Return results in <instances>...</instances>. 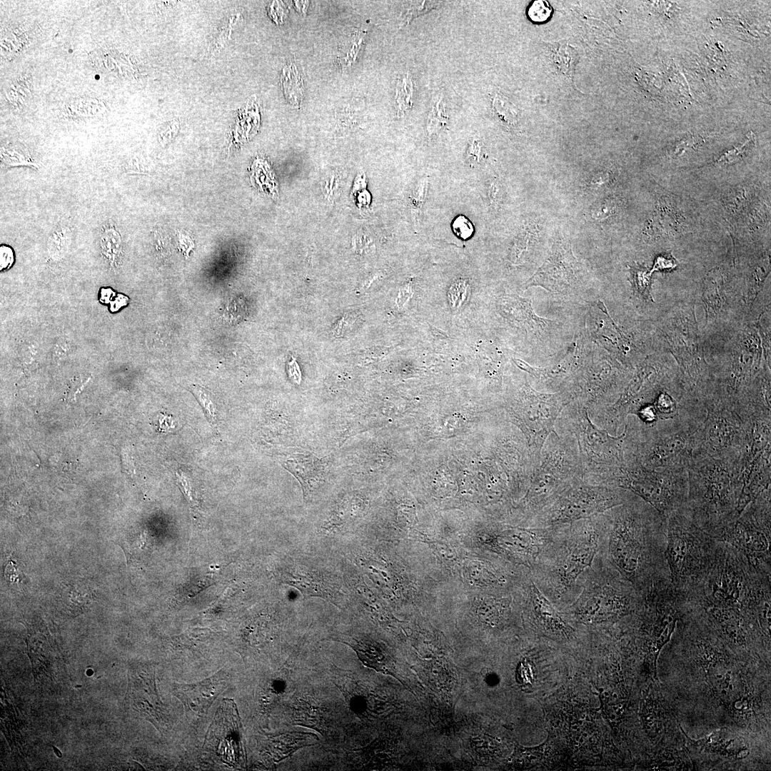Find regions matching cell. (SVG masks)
I'll list each match as a JSON object with an SVG mask.
<instances>
[{
	"label": "cell",
	"instance_id": "32",
	"mask_svg": "<svg viewBox=\"0 0 771 771\" xmlns=\"http://www.w3.org/2000/svg\"><path fill=\"white\" fill-rule=\"evenodd\" d=\"M770 262L760 263L753 270L748 284L746 298L748 303H753L760 291L763 283L768 274Z\"/></svg>",
	"mask_w": 771,
	"mask_h": 771
},
{
	"label": "cell",
	"instance_id": "13",
	"mask_svg": "<svg viewBox=\"0 0 771 771\" xmlns=\"http://www.w3.org/2000/svg\"><path fill=\"white\" fill-rule=\"evenodd\" d=\"M667 338L682 369V380L692 395L705 389L708 371L700 351L699 333L695 316V306L680 309L667 327Z\"/></svg>",
	"mask_w": 771,
	"mask_h": 771
},
{
	"label": "cell",
	"instance_id": "8",
	"mask_svg": "<svg viewBox=\"0 0 771 771\" xmlns=\"http://www.w3.org/2000/svg\"><path fill=\"white\" fill-rule=\"evenodd\" d=\"M703 406L695 453L718 459L744 460L749 455L752 420L743 418L720 396L705 398Z\"/></svg>",
	"mask_w": 771,
	"mask_h": 771
},
{
	"label": "cell",
	"instance_id": "3",
	"mask_svg": "<svg viewBox=\"0 0 771 771\" xmlns=\"http://www.w3.org/2000/svg\"><path fill=\"white\" fill-rule=\"evenodd\" d=\"M702 418L680 408L674 418L652 425L625 424L624 464L647 470L687 469L696 450V432Z\"/></svg>",
	"mask_w": 771,
	"mask_h": 771
},
{
	"label": "cell",
	"instance_id": "16",
	"mask_svg": "<svg viewBox=\"0 0 771 771\" xmlns=\"http://www.w3.org/2000/svg\"><path fill=\"white\" fill-rule=\"evenodd\" d=\"M667 378L662 366L645 363L638 368L619 399L606 412L607 422L614 428L619 427L628 415H635L662 386Z\"/></svg>",
	"mask_w": 771,
	"mask_h": 771
},
{
	"label": "cell",
	"instance_id": "7",
	"mask_svg": "<svg viewBox=\"0 0 771 771\" xmlns=\"http://www.w3.org/2000/svg\"><path fill=\"white\" fill-rule=\"evenodd\" d=\"M746 556L731 545L719 541L714 560L700 585L688 599L702 608L746 610L762 575Z\"/></svg>",
	"mask_w": 771,
	"mask_h": 771
},
{
	"label": "cell",
	"instance_id": "1",
	"mask_svg": "<svg viewBox=\"0 0 771 771\" xmlns=\"http://www.w3.org/2000/svg\"><path fill=\"white\" fill-rule=\"evenodd\" d=\"M598 555L642 595L670 580L665 558V518L631 492L622 504L597 516Z\"/></svg>",
	"mask_w": 771,
	"mask_h": 771
},
{
	"label": "cell",
	"instance_id": "21",
	"mask_svg": "<svg viewBox=\"0 0 771 771\" xmlns=\"http://www.w3.org/2000/svg\"><path fill=\"white\" fill-rule=\"evenodd\" d=\"M503 302L505 315L534 333H541L549 325L555 323L538 316L533 311L530 298L513 297L504 299Z\"/></svg>",
	"mask_w": 771,
	"mask_h": 771
},
{
	"label": "cell",
	"instance_id": "41",
	"mask_svg": "<svg viewBox=\"0 0 771 771\" xmlns=\"http://www.w3.org/2000/svg\"><path fill=\"white\" fill-rule=\"evenodd\" d=\"M484 146L478 138H473L468 145L466 150V160L468 163L475 166L478 165L484 158Z\"/></svg>",
	"mask_w": 771,
	"mask_h": 771
},
{
	"label": "cell",
	"instance_id": "4",
	"mask_svg": "<svg viewBox=\"0 0 771 771\" xmlns=\"http://www.w3.org/2000/svg\"><path fill=\"white\" fill-rule=\"evenodd\" d=\"M744 460L712 458L695 453L687 470V507L717 539L719 532L737 517Z\"/></svg>",
	"mask_w": 771,
	"mask_h": 771
},
{
	"label": "cell",
	"instance_id": "33",
	"mask_svg": "<svg viewBox=\"0 0 771 771\" xmlns=\"http://www.w3.org/2000/svg\"><path fill=\"white\" fill-rule=\"evenodd\" d=\"M635 291L643 298L652 301L650 295V283L652 273L646 268L636 266L631 268Z\"/></svg>",
	"mask_w": 771,
	"mask_h": 771
},
{
	"label": "cell",
	"instance_id": "39",
	"mask_svg": "<svg viewBox=\"0 0 771 771\" xmlns=\"http://www.w3.org/2000/svg\"><path fill=\"white\" fill-rule=\"evenodd\" d=\"M409 6L405 13L403 18L404 24L423 14L430 11L435 7V2L427 1H416L410 2Z\"/></svg>",
	"mask_w": 771,
	"mask_h": 771
},
{
	"label": "cell",
	"instance_id": "29",
	"mask_svg": "<svg viewBox=\"0 0 771 771\" xmlns=\"http://www.w3.org/2000/svg\"><path fill=\"white\" fill-rule=\"evenodd\" d=\"M281 81L288 101L291 104L299 105L303 98V81L293 65L283 69Z\"/></svg>",
	"mask_w": 771,
	"mask_h": 771
},
{
	"label": "cell",
	"instance_id": "36",
	"mask_svg": "<svg viewBox=\"0 0 771 771\" xmlns=\"http://www.w3.org/2000/svg\"><path fill=\"white\" fill-rule=\"evenodd\" d=\"M1 159L3 162L11 166H26L37 168L38 165L26 156L19 153L16 150L3 148L1 151Z\"/></svg>",
	"mask_w": 771,
	"mask_h": 771
},
{
	"label": "cell",
	"instance_id": "14",
	"mask_svg": "<svg viewBox=\"0 0 771 771\" xmlns=\"http://www.w3.org/2000/svg\"><path fill=\"white\" fill-rule=\"evenodd\" d=\"M584 270L574 256L570 243L558 240L544 263L525 283V288L540 286L555 293H568L582 282Z\"/></svg>",
	"mask_w": 771,
	"mask_h": 771
},
{
	"label": "cell",
	"instance_id": "27",
	"mask_svg": "<svg viewBox=\"0 0 771 771\" xmlns=\"http://www.w3.org/2000/svg\"><path fill=\"white\" fill-rule=\"evenodd\" d=\"M89 588L84 585H68L64 592V605L74 614L82 612L93 600Z\"/></svg>",
	"mask_w": 771,
	"mask_h": 771
},
{
	"label": "cell",
	"instance_id": "19",
	"mask_svg": "<svg viewBox=\"0 0 771 771\" xmlns=\"http://www.w3.org/2000/svg\"><path fill=\"white\" fill-rule=\"evenodd\" d=\"M226 685V677L222 672L202 682L194 684H176L174 695L189 710L203 714Z\"/></svg>",
	"mask_w": 771,
	"mask_h": 771
},
{
	"label": "cell",
	"instance_id": "11",
	"mask_svg": "<svg viewBox=\"0 0 771 771\" xmlns=\"http://www.w3.org/2000/svg\"><path fill=\"white\" fill-rule=\"evenodd\" d=\"M612 485L633 493L664 517L685 505L687 500L686 469L647 470L624 464L613 477Z\"/></svg>",
	"mask_w": 771,
	"mask_h": 771
},
{
	"label": "cell",
	"instance_id": "6",
	"mask_svg": "<svg viewBox=\"0 0 771 771\" xmlns=\"http://www.w3.org/2000/svg\"><path fill=\"white\" fill-rule=\"evenodd\" d=\"M642 601L643 595L598 553L579 594L562 611L583 623L615 622L635 615Z\"/></svg>",
	"mask_w": 771,
	"mask_h": 771
},
{
	"label": "cell",
	"instance_id": "37",
	"mask_svg": "<svg viewBox=\"0 0 771 771\" xmlns=\"http://www.w3.org/2000/svg\"><path fill=\"white\" fill-rule=\"evenodd\" d=\"M552 14V7L548 1H533L528 11V17L534 22L546 21Z\"/></svg>",
	"mask_w": 771,
	"mask_h": 771
},
{
	"label": "cell",
	"instance_id": "22",
	"mask_svg": "<svg viewBox=\"0 0 771 771\" xmlns=\"http://www.w3.org/2000/svg\"><path fill=\"white\" fill-rule=\"evenodd\" d=\"M338 641L350 646L356 652L359 660L364 665L397 678L398 675L393 658L377 643L354 638L352 642Z\"/></svg>",
	"mask_w": 771,
	"mask_h": 771
},
{
	"label": "cell",
	"instance_id": "28",
	"mask_svg": "<svg viewBox=\"0 0 771 771\" xmlns=\"http://www.w3.org/2000/svg\"><path fill=\"white\" fill-rule=\"evenodd\" d=\"M313 738V735L311 733L293 732L278 736L273 742V745H275L276 750H279L277 756L281 760L306 746Z\"/></svg>",
	"mask_w": 771,
	"mask_h": 771
},
{
	"label": "cell",
	"instance_id": "40",
	"mask_svg": "<svg viewBox=\"0 0 771 771\" xmlns=\"http://www.w3.org/2000/svg\"><path fill=\"white\" fill-rule=\"evenodd\" d=\"M398 94V105L400 111H408L412 107L413 85L408 76L402 79Z\"/></svg>",
	"mask_w": 771,
	"mask_h": 771
},
{
	"label": "cell",
	"instance_id": "18",
	"mask_svg": "<svg viewBox=\"0 0 771 771\" xmlns=\"http://www.w3.org/2000/svg\"><path fill=\"white\" fill-rule=\"evenodd\" d=\"M522 596L538 628L555 638L569 639L573 635L574 629L538 588L529 571L525 575Z\"/></svg>",
	"mask_w": 771,
	"mask_h": 771
},
{
	"label": "cell",
	"instance_id": "50",
	"mask_svg": "<svg viewBox=\"0 0 771 771\" xmlns=\"http://www.w3.org/2000/svg\"><path fill=\"white\" fill-rule=\"evenodd\" d=\"M112 295H114V292L111 288H104L101 291V298L104 301H109L111 298L109 296H112Z\"/></svg>",
	"mask_w": 771,
	"mask_h": 771
},
{
	"label": "cell",
	"instance_id": "23",
	"mask_svg": "<svg viewBox=\"0 0 771 771\" xmlns=\"http://www.w3.org/2000/svg\"><path fill=\"white\" fill-rule=\"evenodd\" d=\"M724 278L720 268H714L706 275L702 286V301L706 311V319L716 316L723 305Z\"/></svg>",
	"mask_w": 771,
	"mask_h": 771
},
{
	"label": "cell",
	"instance_id": "17",
	"mask_svg": "<svg viewBox=\"0 0 771 771\" xmlns=\"http://www.w3.org/2000/svg\"><path fill=\"white\" fill-rule=\"evenodd\" d=\"M524 430L528 442L536 450L538 458L544 442L551 432L562 409L568 403L560 393L535 391L528 384L524 390Z\"/></svg>",
	"mask_w": 771,
	"mask_h": 771
},
{
	"label": "cell",
	"instance_id": "31",
	"mask_svg": "<svg viewBox=\"0 0 771 771\" xmlns=\"http://www.w3.org/2000/svg\"><path fill=\"white\" fill-rule=\"evenodd\" d=\"M652 404L659 419L674 418L678 415L680 408L677 400L666 391L660 392Z\"/></svg>",
	"mask_w": 771,
	"mask_h": 771
},
{
	"label": "cell",
	"instance_id": "44",
	"mask_svg": "<svg viewBox=\"0 0 771 771\" xmlns=\"http://www.w3.org/2000/svg\"><path fill=\"white\" fill-rule=\"evenodd\" d=\"M677 260L672 256L660 255L656 257L650 271H664L675 268L677 266Z\"/></svg>",
	"mask_w": 771,
	"mask_h": 771
},
{
	"label": "cell",
	"instance_id": "5",
	"mask_svg": "<svg viewBox=\"0 0 771 771\" xmlns=\"http://www.w3.org/2000/svg\"><path fill=\"white\" fill-rule=\"evenodd\" d=\"M665 518V558L670 581L687 597L702 583L715 556L718 543L686 504Z\"/></svg>",
	"mask_w": 771,
	"mask_h": 771
},
{
	"label": "cell",
	"instance_id": "15",
	"mask_svg": "<svg viewBox=\"0 0 771 771\" xmlns=\"http://www.w3.org/2000/svg\"><path fill=\"white\" fill-rule=\"evenodd\" d=\"M204 745L231 767L243 766L245 763L243 731L236 705L232 700L223 699L209 727Z\"/></svg>",
	"mask_w": 771,
	"mask_h": 771
},
{
	"label": "cell",
	"instance_id": "43",
	"mask_svg": "<svg viewBox=\"0 0 771 771\" xmlns=\"http://www.w3.org/2000/svg\"><path fill=\"white\" fill-rule=\"evenodd\" d=\"M15 256L13 248L6 244L0 246V269L1 271L11 268L14 263Z\"/></svg>",
	"mask_w": 771,
	"mask_h": 771
},
{
	"label": "cell",
	"instance_id": "38",
	"mask_svg": "<svg viewBox=\"0 0 771 771\" xmlns=\"http://www.w3.org/2000/svg\"><path fill=\"white\" fill-rule=\"evenodd\" d=\"M192 390L203 406L210 421L214 423L216 420V407L210 394L199 386L193 387Z\"/></svg>",
	"mask_w": 771,
	"mask_h": 771
},
{
	"label": "cell",
	"instance_id": "45",
	"mask_svg": "<svg viewBox=\"0 0 771 771\" xmlns=\"http://www.w3.org/2000/svg\"><path fill=\"white\" fill-rule=\"evenodd\" d=\"M453 228L455 233L461 238L470 236L473 231L471 223L463 216L458 217L454 221Z\"/></svg>",
	"mask_w": 771,
	"mask_h": 771
},
{
	"label": "cell",
	"instance_id": "34",
	"mask_svg": "<svg viewBox=\"0 0 771 771\" xmlns=\"http://www.w3.org/2000/svg\"><path fill=\"white\" fill-rule=\"evenodd\" d=\"M493 108L498 116L506 124H513L518 118V111L514 105L505 96L495 95L493 100Z\"/></svg>",
	"mask_w": 771,
	"mask_h": 771
},
{
	"label": "cell",
	"instance_id": "30",
	"mask_svg": "<svg viewBox=\"0 0 771 771\" xmlns=\"http://www.w3.org/2000/svg\"><path fill=\"white\" fill-rule=\"evenodd\" d=\"M442 98L440 97L433 106L427 119L426 131L429 138L438 135L447 125L448 116Z\"/></svg>",
	"mask_w": 771,
	"mask_h": 771
},
{
	"label": "cell",
	"instance_id": "26",
	"mask_svg": "<svg viewBox=\"0 0 771 771\" xmlns=\"http://www.w3.org/2000/svg\"><path fill=\"white\" fill-rule=\"evenodd\" d=\"M430 177L424 174L418 178L410 195V211L413 228L417 233L421 225V216L430 188Z\"/></svg>",
	"mask_w": 771,
	"mask_h": 771
},
{
	"label": "cell",
	"instance_id": "12",
	"mask_svg": "<svg viewBox=\"0 0 771 771\" xmlns=\"http://www.w3.org/2000/svg\"><path fill=\"white\" fill-rule=\"evenodd\" d=\"M573 427L584 468L597 473L598 484H606L624 465L625 430L619 436H612L596 427L585 410L573 418Z\"/></svg>",
	"mask_w": 771,
	"mask_h": 771
},
{
	"label": "cell",
	"instance_id": "35",
	"mask_svg": "<svg viewBox=\"0 0 771 771\" xmlns=\"http://www.w3.org/2000/svg\"><path fill=\"white\" fill-rule=\"evenodd\" d=\"M503 190L498 178L488 180L486 184V197L490 208L496 211L503 201Z\"/></svg>",
	"mask_w": 771,
	"mask_h": 771
},
{
	"label": "cell",
	"instance_id": "46",
	"mask_svg": "<svg viewBox=\"0 0 771 771\" xmlns=\"http://www.w3.org/2000/svg\"><path fill=\"white\" fill-rule=\"evenodd\" d=\"M88 380H89V378H87L86 380H84V379L79 380V379H77L76 381L72 382L71 383V386L69 388L68 391H67L66 398L68 400H74L75 396L77 394V393L80 390H81V388L84 387L85 383L88 381Z\"/></svg>",
	"mask_w": 771,
	"mask_h": 771
},
{
	"label": "cell",
	"instance_id": "49",
	"mask_svg": "<svg viewBox=\"0 0 771 771\" xmlns=\"http://www.w3.org/2000/svg\"><path fill=\"white\" fill-rule=\"evenodd\" d=\"M428 325H429L430 330L431 333L434 336H438L439 338H448V335L445 332H443L441 330L438 329L437 328L431 326L430 324H428Z\"/></svg>",
	"mask_w": 771,
	"mask_h": 771
},
{
	"label": "cell",
	"instance_id": "42",
	"mask_svg": "<svg viewBox=\"0 0 771 771\" xmlns=\"http://www.w3.org/2000/svg\"><path fill=\"white\" fill-rule=\"evenodd\" d=\"M752 136H750V137L740 146L727 151L720 156L717 163L721 165H727L738 161L747 150L749 146L752 143Z\"/></svg>",
	"mask_w": 771,
	"mask_h": 771
},
{
	"label": "cell",
	"instance_id": "10",
	"mask_svg": "<svg viewBox=\"0 0 771 771\" xmlns=\"http://www.w3.org/2000/svg\"><path fill=\"white\" fill-rule=\"evenodd\" d=\"M770 486L717 534V540L742 552L757 570L771 574Z\"/></svg>",
	"mask_w": 771,
	"mask_h": 771
},
{
	"label": "cell",
	"instance_id": "24",
	"mask_svg": "<svg viewBox=\"0 0 771 771\" xmlns=\"http://www.w3.org/2000/svg\"><path fill=\"white\" fill-rule=\"evenodd\" d=\"M99 248L101 256L109 268L118 267L122 252V238L114 223L109 221L102 226Z\"/></svg>",
	"mask_w": 771,
	"mask_h": 771
},
{
	"label": "cell",
	"instance_id": "25",
	"mask_svg": "<svg viewBox=\"0 0 771 771\" xmlns=\"http://www.w3.org/2000/svg\"><path fill=\"white\" fill-rule=\"evenodd\" d=\"M73 239V230L66 223H59L49 233L46 241V250L50 259L59 261L69 251Z\"/></svg>",
	"mask_w": 771,
	"mask_h": 771
},
{
	"label": "cell",
	"instance_id": "9",
	"mask_svg": "<svg viewBox=\"0 0 771 771\" xmlns=\"http://www.w3.org/2000/svg\"><path fill=\"white\" fill-rule=\"evenodd\" d=\"M630 494L623 488L591 485L575 478L530 520V526L570 525L594 518L622 504Z\"/></svg>",
	"mask_w": 771,
	"mask_h": 771
},
{
	"label": "cell",
	"instance_id": "48",
	"mask_svg": "<svg viewBox=\"0 0 771 771\" xmlns=\"http://www.w3.org/2000/svg\"><path fill=\"white\" fill-rule=\"evenodd\" d=\"M126 303V298L124 296H119L112 303V310L116 311L122 306Z\"/></svg>",
	"mask_w": 771,
	"mask_h": 771
},
{
	"label": "cell",
	"instance_id": "47",
	"mask_svg": "<svg viewBox=\"0 0 771 771\" xmlns=\"http://www.w3.org/2000/svg\"><path fill=\"white\" fill-rule=\"evenodd\" d=\"M289 375H290V377L291 378V379L295 383H296L297 384H299L301 383V372H300L299 367H298L297 363L295 361V360H293L289 363Z\"/></svg>",
	"mask_w": 771,
	"mask_h": 771
},
{
	"label": "cell",
	"instance_id": "20",
	"mask_svg": "<svg viewBox=\"0 0 771 771\" xmlns=\"http://www.w3.org/2000/svg\"><path fill=\"white\" fill-rule=\"evenodd\" d=\"M151 677V675L145 670L136 671L134 676L131 677L133 682L131 683L140 688L138 691L131 688V691L141 694V695L132 694L133 705L142 715L151 717L153 723L160 725L159 722L162 720L160 717V701L154 687L153 676Z\"/></svg>",
	"mask_w": 771,
	"mask_h": 771
},
{
	"label": "cell",
	"instance_id": "2",
	"mask_svg": "<svg viewBox=\"0 0 771 771\" xmlns=\"http://www.w3.org/2000/svg\"><path fill=\"white\" fill-rule=\"evenodd\" d=\"M598 517L567 525L541 560L529 573L538 588L558 609L579 594L583 575L600 548Z\"/></svg>",
	"mask_w": 771,
	"mask_h": 771
}]
</instances>
